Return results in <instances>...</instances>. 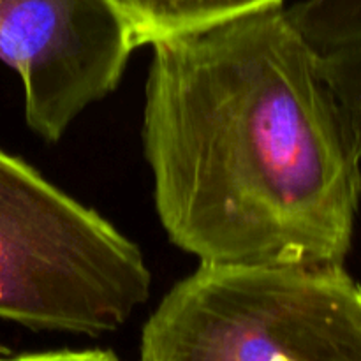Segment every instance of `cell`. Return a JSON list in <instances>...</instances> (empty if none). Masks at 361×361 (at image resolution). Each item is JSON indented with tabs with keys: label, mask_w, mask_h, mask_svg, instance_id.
Returning <instances> with one entry per match:
<instances>
[{
	"label": "cell",
	"mask_w": 361,
	"mask_h": 361,
	"mask_svg": "<svg viewBox=\"0 0 361 361\" xmlns=\"http://www.w3.org/2000/svg\"><path fill=\"white\" fill-rule=\"evenodd\" d=\"M152 46L143 145L169 240L214 267H344L361 157L286 9Z\"/></svg>",
	"instance_id": "obj_1"
},
{
	"label": "cell",
	"mask_w": 361,
	"mask_h": 361,
	"mask_svg": "<svg viewBox=\"0 0 361 361\" xmlns=\"http://www.w3.org/2000/svg\"><path fill=\"white\" fill-rule=\"evenodd\" d=\"M140 361H361V286L344 267L201 264L147 321Z\"/></svg>",
	"instance_id": "obj_2"
},
{
	"label": "cell",
	"mask_w": 361,
	"mask_h": 361,
	"mask_svg": "<svg viewBox=\"0 0 361 361\" xmlns=\"http://www.w3.org/2000/svg\"><path fill=\"white\" fill-rule=\"evenodd\" d=\"M140 249L0 150V319L97 337L150 296Z\"/></svg>",
	"instance_id": "obj_3"
},
{
	"label": "cell",
	"mask_w": 361,
	"mask_h": 361,
	"mask_svg": "<svg viewBox=\"0 0 361 361\" xmlns=\"http://www.w3.org/2000/svg\"><path fill=\"white\" fill-rule=\"evenodd\" d=\"M134 48L109 0H0V60L20 74L27 123L48 141L111 94Z\"/></svg>",
	"instance_id": "obj_4"
},
{
	"label": "cell",
	"mask_w": 361,
	"mask_h": 361,
	"mask_svg": "<svg viewBox=\"0 0 361 361\" xmlns=\"http://www.w3.org/2000/svg\"><path fill=\"white\" fill-rule=\"evenodd\" d=\"M129 27L134 44L203 30L243 14L282 6V0H109Z\"/></svg>",
	"instance_id": "obj_5"
},
{
	"label": "cell",
	"mask_w": 361,
	"mask_h": 361,
	"mask_svg": "<svg viewBox=\"0 0 361 361\" xmlns=\"http://www.w3.org/2000/svg\"><path fill=\"white\" fill-rule=\"evenodd\" d=\"M286 14L317 53L361 42V0H302Z\"/></svg>",
	"instance_id": "obj_6"
},
{
	"label": "cell",
	"mask_w": 361,
	"mask_h": 361,
	"mask_svg": "<svg viewBox=\"0 0 361 361\" xmlns=\"http://www.w3.org/2000/svg\"><path fill=\"white\" fill-rule=\"evenodd\" d=\"M319 55L324 78L341 106L361 157V42Z\"/></svg>",
	"instance_id": "obj_7"
},
{
	"label": "cell",
	"mask_w": 361,
	"mask_h": 361,
	"mask_svg": "<svg viewBox=\"0 0 361 361\" xmlns=\"http://www.w3.org/2000/svg\"><path fill=\"white\" fill-rule=\"evenodd\" d=\"M0 361H120L113 353L88 349V351H48L13 356Z\"/></svg>",
	"instance_id": "obj_8"
}]
</instances>
